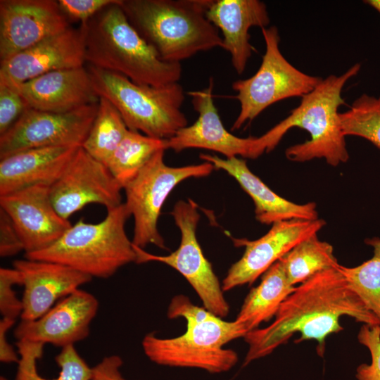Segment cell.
Returning <instances> with one entry per match:
<instances>
[{"label":"cell","instance_id":"6da1fadb","mask_svg":"<svg viewBox=\"0 0 380 380\" xmlns=\"http://www.w3.org/2000/svg\"><path fill=\"white\" fill-rule=\"evenodd\" d=\"M340 265L319 272L296 286L269 326L245 335L248 350L243 367L271 354L296 333L300 337L295 343L315 341L317 354L322 357L327 337L343 329L339 322L342 316L350 317L363 324H380L351 289Z\"/></svg>","mask_w":380,"mask_h":380},{"label":"cell","instance_id":"7a4b0ae2","mask_svg":"<svg viewBox=\"0 0 380 380\" xmlns=\"http://www.w3.org/2000/svg\"><path fill=\"white\" fill-rule=\"evenodd\" d=\"M170 319L182 317L186 322L185 332L177 337L163 338L154 333L142 341L146 357L159 365L196 368L210 374L232 369L237 363V353L224 348L229 342L248 333L236 321L228 322L204 307H198L184 296H175L168 307Z\"/></svg>","mask_w":380,"mask_h":380},{"label":"cell","instance_id":"3957f363","mask_svg":"<svg viewBox=\"0 0 380 380\" xmlns=\"http://www.w3.org/2000/svg\"><path fill=\"white\" fill-rule=\"evenodd\" d=\"M121 2L104 8L80 24L84 32L86 63L139 84L158 87L178 82L181 63L160 58L131 25Z\"/></svg>","mask_w":380,"mask_h":380},{"label":"cell","instance_id":"277c9868","mask_svg":"<svg viewBox=\"0 0 380 380\" xmlns=\"http://www.w3.org/2000/svg\"><path fill=\"white\" fill-rule=\"evenodd\" d=\"M213 0H122L139 34L162 60L180 63L201 51L223 48L219 30L206 17Z\"/></svg>","mask_w":380,"mask_h":380},{"label":"cell","instance_id":"5b68a950","mask_svg":"<svg viewBox=\"0 0 380 380\" xmlns=\"http://www.w3.org/2000/svg\"><path fill=\"white\" fill-rule=\"evenodd\" d=\"M360 63L352 65L341 75H330L310 93L301 97L298 107L260 138L266 152L273 150L284 135L293 127L307 131L310 139L286 149V158L294 162L324 158L337 166L349 159L345 136L341 130L338 108L345 104L341 96L346 82L358 74Z\"/></svg>","mask_w":380,"mask_h":380},{"label":"cell","instance_id":"8992f818","mask_svg":"<svg viewBox=\"0 0 380 380\" xmlns=\"http://www.w3.org/2000/svg\"><path fill=\"white\" fill-rule=\"evenodd\" d=\"M107 211L96 224L80 220L51 246L25 253V258L62 264L92 278L113 276L122 266L135 262L137 254L125 232L131 216L125 204Z\"/></svg>","mask_w":380,"mask_h":380},{"label":"cell","instance_id":"52a82bcc","mask_svg":"<svg viewBox=\"0 0 380 380\" xmlns=\"http://www.w3.org/2000/svg\"><path fill=\"white\" fill-rule=\"evenodd\" d=\"M99 97L118 110L128 129L160 139H169L187 126L182 111L183 87L178 82L163 86L135 83L117 72L87 65Z\"/></svg>","mask_w":380,"mask_h":380},{"label":"cell","instance_id":"ba28073f","mask_svg":"<svg viewBox=\"0 0 380 380\" xmlns=\"http://www.w3.org/2000/svg\"><path fill=\"white\" fill-rule=\"evenodd\" d=\"M261 30L265 52L260 68L251 77L232 84L240 111L232 130L240 129L279 101L310 93L323 79L304 73L286 60L279 49L280 37L276 26Z\"/></svg>","mask_w":380,"mask_h":380},{"label":"cell","instance_id":"9c48e42d","mask_svg":"<svg viewBox=\"0 0 380 380\" xmlns=\"http://www.w3.org/2000/svg\"><path fill=\"white\" fill-rule=\"evenodd\" d=\"M165 150L158 151L131 181L124 186V203L134 220L132 243L144 249L153 244L167 249L158 229V220L166 198L174 188L189 178L209 175L214 166L203 162L198 165L171 167L164 162Z\"/></svg>","mask_w":380,"mask_h":380},{"label":"cell","instance_id":"30bf717a","mask_svg":"<svg viewBox=\"0 0 380 380\" xmlns=\"http://www.w3.org/2000/svg\"><path fill=\"white\" fill-rule=\"evenodd\" d=\"M171 214L181 232L178 248L169 255H157L133 244L137 254L135 262L141 264L156 261L172 267L191 284L205 309L221 318L227 317L229 313V305L196 237V228L200 220L197 204L191 199L179 201Z\"/></svg>","mask_w":380,"mask_h":380},{"label":"cell","instance_id":"8fae6325","mask_svg":"<svg viewBox=\"0 0 380 380\" xmlns=\"http://www.w3.org/2000/svg\"><path fill=\"white\" fill-rule=\"evenodd\" d=\"M98 103L67 113L28 108L0 135V159L30 148L81 147L96 115Z\"/></svg>","mask_w":380,"mask_h":380},{"label":"cell","instance_id":"7c38bea8","mask_svg":"<svg viewBox=\"0 0 380 380\" xmlns=\"http://www.w3.org/2000/svg\"><path fill=\"white\" fill-rule=\"evenodd\" d=\"M122 187L106 165L82 147L60 178L51 186V202L57 213L68 218L90 203L112 210L122 203Z\"/></svg>","mask_w":380,"mask_h":380},{"label":"cell","instance_id":"4fadbf2b","mask_svg":"<svg viewBox=\"0 0 380 380\" xmlns=\"http://www.w3.org/2000/svg\"><path fill=\"white\" fill-rule=\"evenodd\" d=\"M326 222L291 220L272 224L270 229L255 240L233 239L235 246L245 248L241 258L232 264L222 281L223 291L253 284L273 264L297 244L321 230Z\"/></svg>","mask_w":380,"mask_h":380},{"label":"cell","instance_id":"5bb4252c","mask_svg":"<svg viewBox=\"0 0 380 380\" xmlns=\"http://www.w3.org/2000/svg\"><path fill=\"white\" fill-rule=\"evenodd\" d=\"M70 27L55 0L0 1V61Z\"/></svg>","mask_w":380,"mask_h":380},{"label":"cell","instance_id":"9a60e30c","mask_svg":"<svg viewBox=\"0 0 380 380\" xmlns=\"http://www.w3.org/2000/svg\"><path fill=\"white\" fill-rule=\"evenodd\" d=\"M213 87V79L210 77L205 89L188 92L198 118L167 139V149L179 152L186 148H203L220 153L227 158L238 156L257 158L262 154L258 137H239L226 129L214 103Z\"/></svg>","mask_w":380,"mask_h":380},{"label":"cell","instance_id":"2e32d148","mask_svg":"<svg viewBox=\"0 0 380 380\" xmlns=\"http://www.w3.org/2000/svg\"><path fill=\"white\" fill-rule=\"evenodd\" d=\"M50 188L39 184L0 196V208L12 220L25 253L49 248L72 226L53 207Z\"/></svg>","mask_w":380,"mask_h":380},{"label":"cell","instance_id":"e0dca14e","mask_svg":"<svg viewBox=\"0 0 380 380\" xmlns=\"http://www.w3.org/2000/svg\"><path fill=\"white\" fill-rule=\"evenodd\" d=\"M85 63L84 30L70 26L0 61V84L13 87L49 72L82 67Z\"/></svg>","mask_w":380,"mask_h":380},{"label":"cell","instance_id":"ac0fdd59","mask_svg":"<svg viewBox=\"0 0 380 380\" xmlns=\"http://www.w3.org/2000/svg\"><path fill=\"white\" fill-rule=\"evenodd\" d=\"M99 301L91 293L75 290L35 320H22L14 330L18 341L50 343L61 348L87 338Z\"/></svg>","mask_w":380,"mask_h":380},{"label":"cell","instance_id":"d6986e66","mask_svg":"<svg viewBox=\"0 0 380 380\" xmlns=\"http://www.w3.org/2000/svg\"><path fill=\"white\" fill-rule=\"evenodd\" d=\"M13 268L23 277L22 320H35L53 304L89 282L92 277L68 266L43 260H16Z\"/></svg>","mask_w":380,"mask_h":380},{"label":"cell","instance_id":"ffe728a7","mask_svg":"<svg viewBox=\"0 0 380 380\" xmlns=\"http://www.w3.org/2000/svg\"><path fill=\"white\" fill-rule=\"evenodd\" d=\"M12 88L29 108L41 111L67 113L99 101L84 66L49 72Z\"/></svg>","mask_w":380,"mask_h":380},{"label":"cell","instance_id":"44dd1931","mask_svg":"<svg viewBox=\"0 0 380 380\" xmlns=\"http://www.w3.org/2000/svg\"><path fill=\"white\" fill-rule=\"evenodd\" d=\"M205 15L221 31L222 49L230 53L235 71L242 74L255 51L249 41L250 28L267 27L270 23L265 4L259 0H213Z\"/></svg>","mask_w":380,"mask_h":380},{"label":"cell","instance_id":"7402d4cb","mask_svg":"<svg viewBox=\"0 0 380 380\" xmlns=\"http://www.w3.org/2000/svg\"><path fill=\"white\" fill-rule=\"evenodd\" d=\"M200 158L211 163L215 168L227 172L253 201L256 220L262 224L291 220L318 219L313 202L297 204L274 192L248 168L246 162L237 157L222 158L216 155L201 153Z\"/></svg>","mask_w":380,"mask_h":380},{"label":"cell","instance_id":"603a6c76","mask_svg":"<svg viewBox=\"0 0 380 380\" xmlns=\"http://www.w3.org/2000/svg\"><path fill=\"white\" fill-rule=\"evenodd\" d=\"M79 148H35L0 159V196L39 184L51 186Z\"/></svg>","mask_w":380,"mask_h":380},{"label":"cell","instance_id":"cb8c5ba5","mask_svg":"<svg viewBox=\"0 0 380 380\" xmlns=\"http://www.w3.org/2000/svg\"><path fill=\"white\" fill-rule=\"evenodd\" d=\"M296 286L290 283L282 261L278 260L262 275L260 284L251 289L235 321L248 332L258 329L276 316Z\"/></svg>","mask_w":380,"mask_h":380},{"label":"cell","instance_id":"d4e9b609","mask_svg":"<svg viewBox=\"0 0 380 380\" xmlns=\"http://www.w3.org/2000/svg\"><path fill=\"white\" fill-rule=\"evenodd\" d=\"M166 141L128 129L104 164L123 189L158 151L167 150Z\"/></svg>","mask_w":380,"mask_h":380},{"label":"cell","instance_id":"484cf974","mask_svg":"<svg viewBox=\"0 0 380 380\" xmlns=\"http://www.w3.org/2000/svg\"><path fill=\"white\" fill-rule=\"evenodd\" d=\"M20 355L15 380H91L92 368L89 367L75 350L74 345L62 348L55 360L61 367L54 379L41 376L37 371V361L43 355L44 344L18 341Z\"/></svg>","mask_w":380,"mask_h":380},{"label":"cell","instance_id":"4316f807","mask_svg":"<svg viewBox=\"0 0 380 380\" xmlns=\"http://www.w3.org/2000/svg\"><path fill=\"white\" fill-rule=\"evenodd\" d=\"M290 283L299 285L322 271L337 268L340 264L333 246L315 234L297 244L280 259Z\"/></svg>","mask_w":380,"mask_h":380},{"label":"cell","instance_id":"83f0119b","mask_svg":"<svg viewBox=\"0 0 380 380\" xmlns=\"http://www.w3.org/2000/svg\"><path fill=\"white\" fill-rule=\"evenodd\" d=\"M127 131L116 108L105 98L99 97L96 115L81 147L94 158L104 163Z\"/></svg>","mask_w":380,"mask_h":380},{"label":"cell","instance_id":"f1b7e54d","mask_svg":"<svg viewBox=\"0 0 380 380\" xmlns=\"http://www.w3.org/2000/svg\"><path fill=\"white\" fill-rule=\"evenodd\" d=\"M365 243L374 249L372 258L353 267L340 265V270L351 289L380 322V238L366 239Z\"/></svg>","mask_w":380,"mask_h":380},{"label":"cell","instance_id":"f546056e","mask_svg":"<svg viewBox=\"0 0 380 380\" xmlns=\"http://www.w3.org/2000/svg\"><path fill=\"white\" fill-rule=\"evenodd\" d=\"M339 120L345 137L364 138L380 149V95L362 94L348 110L339 113Z\"/></svg>","mask_w":380,"mask_h":380},{"label":"cell","instance_id":"4dcf8cb0","mask_svg":"<svg viewBox=\"0 0 380 380\" xmlns=\"http://www.w3.org/2000/svg\"><path fill=\"white\" fill-rule=\"evenodd\" d=\"M360 343L367 348L371 363L362 364L356 370L358 380H380V324H363L358 332Z\"/></svg>","mask_w":380,"mask_h":380},{"label":"cell","instance_id":"1f68e13d","mask_svg":"<svg viewBox=\"0 0 380 380\" xmlns=\"http://www.w3.org/2000/svg\"><path fill=\"white\" fill-rule=\"evenodd\" d=\"M23 285V277L15 268L0 269V312L3 317L16 319L23 310L22 300L18 298L13 286Z\"/></svg>","mask_w":380,"mask_h":380},{"label":"cell","instance_id":"d6a6232c","mask_svg":"<svg viewBox=\"0 0 380 380\" xmlns=\"http://www.w3.org/2000/svg\"><path fill=\"white\" fill-rule=\"evenodd\" d=\"M28 108L16 90L0 84V135L8 131Z\"/></svg>","mask_w":380,"mask_h":380},{"label":"cell","instance_id":"836d02e7","mask_svg":"<svg viewBox=\"0 0 380 380\" xmlns=\"http://www.w3.org/2000/svg\"><path fill=\"white\" fill-rule=\"evenodd\" d=\"M120 0H58L59 8L68 22L86 23L104 8Z\"/></svg>","mask_w":380,"mask_h":380},{"label":"cell","instance_id":"e575fe53","mask_svg":"<svg viewBox=\"0 0 380 380\" xmlns=\"http://www.w3.org/2000/svg\"><path fill=\"white\" fill-rule=\"evenodd\" d=\"M24 251L23 244L9 215L0 208V255L11 257Z\"/></svg>","mask_w":380,"mask_h":380},{"label":"cell","instance_id":"d590c367","mask_svg":"<svg viewBox=\"0 0 380 380\" xmlns=\"http://www.w3.org/2000/svg\"><path fill=\"white\" fill-rule=\"evenodd\" d=\"M122 363V360L118 355H113L104 357L92 367L91 380H128L120 372Z\"/></svg>","mask_w":380,"mask_h":380},{"label":"cell","instance_id":"8d00e7d4","mask_svg":"<svg viewBox=\"0 0 380 380\" xmlns=\"http://www.w3.org/2000/svg\"><path fill=\"white\" fill-rule=\"evenodd\" d=\"M15 322V319L6 317L0 320V361L4 363L19 362L16 352L6 340V333Z\"/></svg>","mask_w":380,"mask_h":380},{"label":"cell","instance_id":"74e56055","mask_svg":"<svg viewBox=\"0 0 380 380\" xmlns=\"http://www.w3.org/2000/svg\"><path fill=\"white\" fill-rule=\"evenodd\" d=\"M364 2L372 6L380 13V0H366L364 1Z\"/></svg>","mask_w":380,"mask_h":380},{"label":"cell","instance_id":"f35d334b","mask_svg":"<svg viewBox=\"0 0 380 380\" xmlns=\"http://www.w3.org/2000/svg\"><path fill=\"white\" fill-rule=\"evenodd\" d=\"M0 380H8V379H7L6 377H4L3 376H1Z\"/></svg>","mask_w":380,"mask_h":380}]
</instances>
